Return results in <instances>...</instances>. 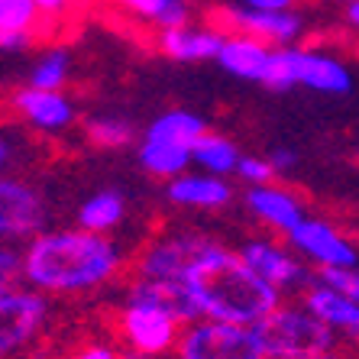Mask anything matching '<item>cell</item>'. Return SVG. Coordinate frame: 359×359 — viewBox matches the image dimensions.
<instances>
[{
	"instance_id": "6da1fadb",
	"label": "cell",
	"mask_w": 359,
	"mask_h": 359,
	"mask_svg": "<svg viewBox=\"0 0 359 359\" xmlns=\"http://www.w3.org/2000/svg\"><path fill=\"white\" fill-rule=\"evenodd\" d=\"M126 256L110 233L42 230L23 246V285L46 298H78L117 282Z\"/></svg>"
},
{
	"instance_id": "7a4b0ae2",
	"label": "cell",
	"mask_w": 359,
	"mask_h": 359,
	"mask_svg": "<svg viewBox=\"0 0 359 359\" xmlns=\"http://www.w3.org/2000/svg\"><path fill=\"white\" fill-rule=\"evenodd\" d=\"M182 285L191 294L198 318L230 320V324L256 327L282 301L272 285H266L240 259V252L217 243L214 236L198 252Z\"/></svg>"
},
{
	"instance_id": "3957f363",
	"label": "cell",
	"mask_w": 359,
	"mask_h": 359,
	"mask_svg": "<svg viewBox=\"0 0 359 359\" xmlns=\"http://www.w3.org/2000/svg\"><path fill=\"white\" fill-rule=\"evenodd\" d=\"M262 337L269 359H301L334 353L340 346V337L311 314L301 301H278L266 318L256 324Z\"/></svg>"
},
{
	"instance_id": "277c9868",
	"label": "cell",
	"mask_w": 359,
	"mask_h": 359,
	"mask_svg": "<svg viewBox=\"0 0 359 359\" xmlns=\"http://www.w3.org/2000/svg\"><path fill=\"white\" fill-rule=\"evenodd\" d=\"M208 133V123L191 110H165L149 123L140 142V165L152 178H178L194 165V142Z\"/></svg>"
},
{
	"instance_id": "5b68a950",
	"label": "cell",
	"mask_w": 359,
	"mask_h": 359,
	"mask_svg": "<svg viewBox=\"0 0 359 359\" xmlns=\"http://www.w3.org/2000/svg\"><path fill=\"white\" fill-rule=\"evenodd\" d=\"M266 88L272 91H288V88H311L320 94H346L353 88L350 68L334 55L314 49H298V46H285L272 52L269 72L262 78Z\"/></svg>"
},
{
	"instance_id": "8992f818",
	"label": "cell",
	"mask_w": 359,
	"mask_h": 359,
	"mask_svg": "<svg viewBox=\"0 0 359 359\" xmlns=\"http://www.w3.org/2000/svg\"><path fill=\"white\" fill-rule=\"evenodd\" d=\"M172 353L175 359H269L256 327L214 318L184 324Z\"/></svg>"
},
{
	"instance_id": "52a82bcc",
	"label": "cell",
	"mask_w": 359,
	"mask_h": 359,
	"mask_svg": "<svg viewBox=\"0 0 359 359\" xmlns=\"http://www.w3.org/2000/svg\"><path fill=\"white\" fill-rule=\"evenodd\" d=\"M182 320L172 311L159 308L156 301L140 298L126 292L123 304L117 311V334L126 343L130 353H146V356H165L175 350L182 337Z\"/></svg>"
},
{
	"instance_id": "ba28073f",
	"label": "cell",
	"mask_w": 359,
	"mask_h": 359,
	"mask_svg": "<svg viewBox=\"0 0 359 359\" xmlns=\"http://www.w3.org/2000/svg\"><path fill=\"white\" fill-rule=\"evenodd\" d=\"M49 298L26 285L0 292V359L29 350L49 324Z\"/></svg>"
},
{
	"instance_id": "9c48e42d",
	"label": "cell",
	"mask_w": 359,
	"mask_h": 359,
	"mask_svg": "<svg viewBox=\"0 0 359 359\" xmlns=\"http://www.w3.org/2000/svg\"><path fill=\"white\" fill-rule=\"evenodd\" d=\"M210 243L201 230H172V233L152 236L133 259L136 278H156V282H175L182 285L198 252Z\"/></svg>"
},
{
	"instance_id": "30bf717a",
	"label": "cell",
	"mask_w": 359,
	"mask_h": 359,
	"mask_svg": "<svg viewBox=\"0 0 359 359\" xmlns=\"http://www.w3.org/2000/svg\"><path fill=\"white\" fill-rule=\"evenodd\" d=\"M46 224H49V208L39 188L26 178L4 172L0 175V243L26 246L33 236L49 230Z\"/></svg>"
},
{
	"instance_id": "8fae6325",
	"label": "cell",
	"mask_w": 359,
	"mask_h": 359,
	"mask_svg": "<svg viewBox=\"0 0 359 359\" xmlns=\"http://www.w3.org/2000/svg\"><path fill=\"white\" fill-rule=\"evenodd\" d=\"M236 252H240V259L266 285H272L282 298L285 294H301L318 278V276H311V269L304 266V259H301L292 246H282V243L266 240V236L246 240Z\"/></svg>"
},
{
	"instance_id": "7c38bea8",
	"label": "cell",
	"mask_w": 359,
	"mask_h": 359,
	"mask_svg": "<svg viewBox=\"0 0 359 359\" xmlns=\"http://www.w3.org/2000/svg\"><path fill=\"white\" fill-rule=\"evenodd\" d=\"M292 250L298 252L304 262L318 269H353L359 266V246L343 236L334 224L318 217H304L292 233H288Z\"/></svg>"
},
{
	"instance_id": "4fadbf2b",
	"label": "cell",
	"mask_w": 359,
	"mask_h": 359,
	"mask_svg": "<svg viewBox=\"0 0 359 359\" xmlns=\"http://www.w3.org/2000/svg\"><path fill=\"white\" fill-rule=\"evenodd\" d=\"M226 26L240 36H252V39L266 42L272 49H285L294 46L301 33H304V20L294 10H252V7H230L224 10Z\"/></svg>"
},
{
	"instance_id": "5bb4252c",
	"label": "cell",
	"mask_w": 359,
	"mask_h": 359,
	"mask_svg": "<svg viewBox=\"0 0 359 359\" xmlns=\"http://www.w3.org/2000/svg\"><path fill=\"white\" fill-rule=\"evenodd\" d=\"M13 110L39 133H62L75 123V104L68 100L65 91H46L33 84L13 94Z\"/></svg>"
},
{
	"instance_id": "9a60e30c",
	"label": "cell",
	"mask_w": 359,
	"mask_h": 359,
	"mask_svg": "<svg viewBox=\"0 0 359 359\" xmlns=\"http://www.w3.org/2000/svg\"><path fill=\"white\" fill-rule=\"evenodd\" d=\"M301 304L318 320H324L340 340H350V337L359 334V304L350 301L343 292L324 285L320 278H314V282L301 292Z\"/></svg>"
},
{
	"instance_id": "2e32d148",
	"label": "cell",
	"mask_w": 359,
	"mask_h": 359,
	"mask_svg": "<svg viewBox=\"0 0 359 359\" xmlns=\"http://www.w3.org/2000/svg\"><path fill=\"white\" fill-rule=\"evenodd\" d=\"M165 194L175 208L184 210H224L233 201L230 182L208 175V172H182L178 178L168 182Z\"/></svg>"
},
{
	"instance_id": "e0dca14e",
	"label": "cell",
	"mask_w": 359,
	"mask_h": 359,
	"mask_svg": "<svg viewBox=\"0 0 359 359\" xmlns=\"http://www.w3.org/2000/svg\"><path fill=\"white\" fill-rule=\"evenodd\" d=\"M243 201H246V210L252 217H259L266 226L285 236L304 220V204L288 188H278V184H252Z\"/></svg>"
},
{
	"instance_id": "ac0fdd59",
	"label": "cell",
	"mask_w": 359,
	"mask_h": 359,
	"mask_svg": "<svg viewBox=\"0 0 359 359\" xmlns=\"http://www.w3.org/2000/svg\"><path fill=\"white\" fill-rule=\"evenodd\" d=\"M156 46L162 55L175 62H208L217 59L224 33L214 26H175V29H159Z\"/></svg>"
},
{
	"instance_id": "d6986e66",
	"label": "cell",
	"mask_w": 359,
	"mask_h": 359,
	"mask_svg": "<svg viewBox=\"0 0 359 359\" xmlns=\"http://www.w3.org/2000/svg\"><path fill=\"white\" fill-rule=\"evenodd\" d=\"M272 46L252 39V36H224V46L217 52V62L224 72H230L233 78H243V81H259L266 78L269 62H272Z\"/></svg>"
},
{
	"instance_id": "ffe728a7",
	"label": "cell",
	"mask_w": 359,
	"mask_h": 359,
	"mask_svg": "<svg viewBox=\"0 0 359 359\" xmlns=\"http://www.w3.org/2000/svg\"><path fill=\"white\" fill-rule=\"evenodd\" d=\"M39 26L33 0H0V52L29 49Z\"/></svg>"
},
{
	"instance_id": "44dd1931",
	"label": "cell",
	"mask_w": 359,
	"mask_h": 359,
	"mask_svg": "<svg viewBox=\"0 0 359 359\" xmlns=\"http://www.w3.org/2000/svg\"><path fill=\"white\" fill-rule=\"evenodd\" d=\"M123 217H126V198L120 191H114V188L91 194L78 208V226L88 230V233H110V230H117L123 224Z\"/></svg>"
},
{
	"instance_id": "7402d4cb",
	"label": "cell",
	"mask_w": 359,
	"mask_h": 359,
	"mask_svg": "<svg viewBox=\"0 0 359 359\" xmlns=\"http://www.w3.org/2000/svg\"><path fill=\"white\" fill-rule=\"evenodd\" d=\"M191 162L201 168V172H208V175L226 178V175H236L240 149H236V142H230L226 136H217L208 130V133L194 142Z\"/></svg>"
},
{
	"instance_id": "603a6c76",
	"label": "cell",
	"mask_w": 359,
	"mask_h": 359,
	"mask_svg": "<svg viewBox=\"0 0 359 359\" xmlns=\"http://www.w3.org/2000/svg\"><path fill=\"white\" fill-rule=\"evenodd\" d=\"M117 7L142 23L159 26V29L188 26V20H191V10L184 0H117Z\"/></svg>"
},
{
	"instance_id": "cb8c5ba5",
	"label": "cell",
	"mask_w": 359,
	"mask_h": 359,
	"mask_svg": "<svg viewBox=\"0 0 359 359\" xmlns=\"http://www.w3.org/2000/svg\"><path fill=\"white\" fill-rule=\"evenodd\" d=\"M84 136H88V142H91L94 149L117 152V149H126V146L133 142V123L123 117L100 114V117H91L84 123Z\"/></svg>"
},
{
	"instance_id": "d4e9b609",
	"label": "cell",
	"mask_w": 359,
	"mask_h": 359,
	"mask_svg": "<svg viewBox=\"0 0 359 359\" xmlns=\"http://www.w3.org/2000/svg\"><path fill=\"white\" fill-rule=\"evenodd\" d=\"M72 75V55L62 49H49L29 72V84L33 88H46V91H62Z\"/></svg>"
},
{
	"instance_id": "484cf974",
	"label": "cell",
	"mask_w": 359,
	"mask_h": 359,
	"mask_svg": "<svg viewBox=\"0 0 359 359\" xmlns=\"http://www.w3.org/2000/svg\"><path fill=\"white\" fill-rule=\"evenodd\" d=\"M23 285V246L0 243V292Z\"/></svg>"
},
{
	"instance_id": "4316f807",
	"label": "cell",
	"mask_w": 359,
	"mask_h": 359,
	"mask_svg": "<svg viewBox=\"0 0 359 359\" xmlns=\"http://www.w3.org/2000/svg\"><path fill=\"white\" fill-rule=\"evenodd\" d=\"M236 178L246 182L250 188L252 184H272L276 168H272V162H269L266 156H240V162H236Z\"/></svg>"
},
{
	"instance_id": "83f0119b",
	"label": "cell",
	"mask_w": 359,
	"mask_h": 359,
	"mask_svg": "<svg viewBox=\"0 0 359 359\" xmlns=\"http://www.w3.org/2000/svg\"><path fill=\"white\" fill-rule=\"evenodd\" d=\"M318 278L359 304V266H353V269H320Z\"/></svg>"
},
{
	"instance_id": "f1b7e54d",
	"label": "cell",
	"mask_w": 359,
	"mask_h": 359,
	"mask_svg": "<svg viewBox=\"0 0 359 359\" xmlns=\"http://www.w3.org/2000/svg\"><path fill=\"white\" fill-rule=\"evenodd\" d=\"M68 359H123V353L114 343H88V346L75 350Z\"/></svg>"
},
{
	"instance_id": "f546056e",
	"label": "cell",
	"mask_w": 359,
	"mask_h": 359,
	"mask_svg": "<svg viewBox=\"0 0 359 359\" xmlns=\"http://www.w3.org/2000/svg\"><path fill=\"white\" fill-rule=\"evenodd\" d=\"M36 10H39V17H62L68 7H72V0H33Z\"/></svg>"
},
{
	"instance_id": "4dcf8cb0",
	"label": "cell",
	"mask_w": 359,
	"mask_h": 359,
	"mask_svg": "<svg viewBox=\"0 0 359 359\" xmlns=\"http://www.w3.org/2000/svg\"><path fill=\"white\" fill-rule=\"evenodd\" d=\"M269 162H272V168H276V175L278 172H288V168H294V152L292 149H272V156H266Z\"/></svg>"
},
{
	"instance_id": "1f68e13d",
	"label": "cell",
	"mask_w": 359,
	"mask_h": 359,
	"mask_svg": "<svg viewBox=\"0 0 359 359\" xmlns=\"http://www.w3.org/2000/svg\"><path fill=\"white\" fill-rule=\"evenodd\" d=\"M294 0H240V7L252 10H292Z\"/></svg>"
},
{
	"instance_id": "d6a6232c",
	"label": "cell",
	"mask_w": 359,
	"mask_h": 359,
	"mask_svg": "<svg viewBox=\"0 0 359 359\" xmlns=\"http://www.w3.org/2000/svg\"><path fill=\"white\" fill-rule=\"evenodd\" d=\"M10 159H13V149H10V140H7V136H0V175L7 172Z\"/></svg>"
},
{
	"instance_id": "836d02e7",
	"label": "cell",
	"mask_w": 359,
	"mask_h": 359,
	"mask_svg": "<svg viewBox=\"0 0 359 359\" xmlns=\"http://www.w3.org/2000/svg\"><path fill=\"white\" fill-rule=\"evenodd\" d=\"M346 20H350L353 29H359V0H350V7H346Z\"/></svg>"
},
{
	"instance_id": "e575fe53",
	"label": "cell",
	"mask_w": 359,
	"mask_h": 359,
	"mask_svg": "<svg viewBox=\"0 0 359 359\" xmlns=\"http://www.w3.org/2000/svg\"><path fill=\"white\" fill-rule=\"evenodd\" d=\"M301 359H350V356H343L340 350H334V353H320V356H301Z\"/></svg>"
},
{
	"instance_id": "d590c367",
	"label": "cell",
	"mask_w": 359,
	"mask_h": 359,
	"mask_svg": "<svg viewBox=\"0 0 359 359\" xmlns=\"http://www.w3.org/2000/svg\"><path fill=\"white\" fill-rule=\"evenodd\" d=\"M123 359H162V356H146V353H123Z\"/></svg>"
},
{
	"instance_id": "8d00e7d4",
	"label": "cell",
	"mask_w": 359,
	"mask_h": 359,
	"mask_svg": "<svg viewBox=\"0 0 359 359\" xmlns=\"http://www.w3.org/2000/svg\"><path fill=\"white\" fill-rule=\"evenodd\" d=\"M346 343H350L353 350H356V353H359V334H356V337H350V340H346Z\"/></svg>"
}]
</instances>
